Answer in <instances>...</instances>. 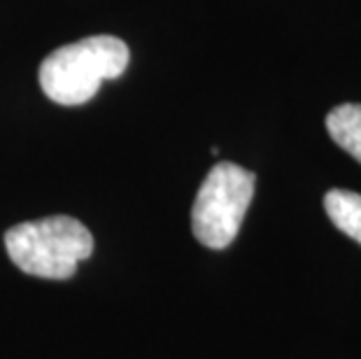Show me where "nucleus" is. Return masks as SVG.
I'll use <instances>...</instances> for the list:
<instances>
[{
  "label": "nucleus",
  "mask_w": 361,
  "mask_h": 359,
  "mask_svg": "<svg viewBox=\"0 0 361 359\" xmlns=\"http://www.w3.org/2000/svg\"><path fill=\"white\" fill-rule=\"evenodd\" d=\"M130 51L114 35H91L54 49L40 63V87L59 105H82L98 94L105 80H117L128 68Z\"/></svg>",
  "instance_id": "1"
},
{
  "label": "nucleus",
  "mask_w": 361,
  "mask_h": 359,
  "mask_svg": "<svg viewBox=\"0 0 361 359\" xmlns=\"http://www.w3.org/2000/svg\"><path fill=\"white\" fill-rule=\"evenodd\" d=\"M5 250L12 264L28 276L68 280L80 262L94 255V236L80 219L54 215L7 229Z\"/></svg>",
  "instance_id": "2"
},
{
  "label": "nucleus",
  "mask_w": 361,
  "mask_h": 359,
  "mask_svg": "<svg viewBox=\"0 0 361 359\" xmlns=\"http://www.w3.org/2000/svg\"><path fill=\"white\" fill-rule=\"evenodd\" d=\"M257 175L243 166L221 162L207 173L191 208V231L210 250H224L235 241L255 196Z\"/></svg>",
  "instance_id": "3"
},
{
  "label": "nucleus",
  "mask_w": 361,
  "mask_h": 359,
  "mask_svg": "<svg viewBox=\"0 0 361 359\" xmlns=\"http://www.w3.org/2000/svg\"><path fill=\"white\" fill-rule=\"evenodd\" d=\"M326 131L331 140L361 164V105L345 103L326 114Z\"/></svg>",
  "instance_id": "4"
},
{
  "label": "nucleus",
  "mask_w": 361,
  "mask_h": 359,
  "mask_svg": "<svg viewBox=\"0 0 361 359\" xmlns=\"http://www.w3.org/2000/svg\"><path fill=\"white\" fill-rule=\"evenodd\" d=\"M324 210L336 229L361 245V194L348 189H331L324 196Z\"/></svg>",
  "instance_id": "5"
}]
</instances>
